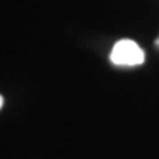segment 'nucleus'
<instances>
[{
	"label": "nucleus",
	"mask_w": 159,
	"mask_h": 159,
	"mask_svg": "<svg viewBox=\"0 0 159 159\" xmlns=\"http://www.w3.org/2000/svg\"><path fill=\"white\" fill-rule=\"evenodd\" d=\"M111 61L119 66H137L144 62V52L133 40H119L111 52Z\"/></svg>",
	"instance_id": "f257e3e1"
},
{
	"label": "nucleus",
	"mask_w": 159,
	"mask_h": 159,
	"mask_svg": "<svg viewBox=\"0 0 159 159\" xmlns=\"http://www.w3.org/2000/svg\"><path fill=\"white\" fill-rule=\"evenodd\" d=\"M2 106H3V97L0 96V108H2Z\"/></svg>",
	"instance_id": "f03ea898"
},
{
	"label": "nucleus",
	"mask_w": 159,
	"mask_h": 159,
	"mask_svg": "<svg viewBox=\"0 0 159 159\" xmlns=\"http://www.w3.org/2000/svg\"><path fill=\"white\" fill-rule=\"evenodd\" d=\"M158 43H159V41H158Z\"/></svg>",
	"instance_id": "7ed1b4c3"
}]
</instances>
